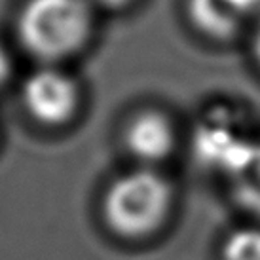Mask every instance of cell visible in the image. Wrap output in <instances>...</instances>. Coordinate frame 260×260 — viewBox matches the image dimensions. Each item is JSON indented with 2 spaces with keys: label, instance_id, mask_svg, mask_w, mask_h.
Returning <instances> with one entry per match:
<instances>
[{
  "label": "cell",
  "instance_id": "6da1fadb",
  "mask_svg": "<svg viewBox=\"0 0 260 260\" xmlns=\"http://www.w3.org/2000/svg\"><path fill=\"white\" fill-rule=\"evenodd\" d=\"M95 32L89 0H27L15 19L21 48L42 65H61L86 50Z\"/></svg>",
  "mask_w": 260,
  "mask_h": 260
},
{
  "label": "cell",
  "instance_id": "7a4b0ae2",
  "mask_svg": "<svg viewBox=\"0 0 260 260\" xmlns=\"http://www.w3.org/2000/svg\"><path fill=\"white\" fill-rule=\"evenodd\" d=\"M171 203V182L150 167H141L109 184L103 198V218L122 238H146L166 222Z\"/></svg>",
  "mask_w": 260,
  "mask_h": 260
},
{
  "label": "cell",
  "instance_id": "3957f363",
  "mask_svg": "<svg viewBox=\"0 0 260 260\" xmlns=\"http://www.w3.org/2000/svg\"><path fill=\"white\" fill-rule=\"evenodd\" d=\"M25 112L40 125L61 127L74 120L82 105L78 80L59 65H42L21 86Z\"/></svg>",
  "mask_w": 260,
  "mask_h": 260
},
{
  "label": "cell",
  "instance_id": "277c9868",
  "mask_svg": "<svg viewBox=\"0 0 260 260\" xmlns=\"http://www.w3.org/2000/svg\"><path fill=\"white\" fill-rule=\"evenodd\" d=\"M123 145L135 159L152 166L173 154L177 131L166 112L146 109L127 122L123 129Z\"/></svg>",
  "mask_w": 260,
  "mask_h": 260
},
{
  "label": "cell",
  "instance_id": "5b68a950",
  "mask_svg": "<svg viewBox=\"0 0 260 260\" xmlns=\"http://www.w3.org/2000/svg\"><path fill=\"white\" fill-rule=\"evenodd\" d=\"M188 15L194 27L213 40H230L241 29V0H188Z\"/></svg>",
  "mask_w": 260,
  "mask_h": 260
},
{
  "label": "cell",
  "instance_id": "8992f818",
  "mask_svg": "<svg viewBox=\"0 0 260 260\" xmlns=\"http://www.w3.org/2000/svg\"><path fill=\"white\" fill-rule=\"evenodd\" d=\"M228 175L236 203L260 218V145H251L243 159Z\"/></svg>",
  "mask_w": 260,
  "mask_h": 260
},
{
  "label": "cell",
  "instance_id": "52a82bcc",
  "mask_svg": "<svg viewBox=\"0 0 260 260\" xmlns=\"http://www.w3.org/2000/svg\"><path fill=\"white\" fill-rule=\"evenodd\" d=\"M222 260H260V228L232 232L224 241Z\"/></svg>",
  "mask_w": 260,
  "mask_h": 260
},
{
  "label": "cell",
  "instance_id": "ba28073f",
  "mask_svg": "<svg viewBox=\"0 0 260 260\" xmlns=\"http://www.w3.org/2000/svg\"><path fill=\"white\" fill-rule=\"evenodd\" d=\"M12 74H14V59H12V53H10V50H8L4 44L0 42V89L12 80Z\"/></svg>",
  "mask_w": 260,
  "mask_h": 260
},
{
  "label": "cell",
  "instance_id": "9c48e42d",
  "mask_svg": "<svg viewBox=\"0 0 260 260\" xmlns=\"http://www.w3.org/2000/svg\"><path fill=\"white\" fill-rule=\"evenodd\" d=\"M95 8H105L110 12H122L125 8L133 6L137 0H89Z\"/></svg>",
  "mask_w": 260,
  "mask_h": 260
},
{
  "label": "cell",
  "instance_id": "30bf717a",
  "mask_svg": "<svg viewBox=\"0 0 260 260\" xmlns=\"http://www.w3.org/2000/svg\"><path fill=\"white\" fill-rule=\"evenodd\" d=\"M253 53H254V61H256L260 67V15H258V21H256V27H254V32H253Z\"/></svg>",
  "mask_w": 260,
  "mask_h": 260
}]
</instances>
